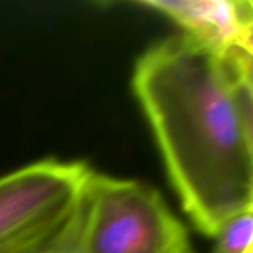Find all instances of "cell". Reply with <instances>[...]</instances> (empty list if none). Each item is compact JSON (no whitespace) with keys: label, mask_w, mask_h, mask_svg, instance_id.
Listing matches in <instances>:
<instances>
[{"label":"cell","mask_w":253,"mask_h":253,"mask_svg":"<svg viewBox=\"0 0 253 253\" xmlns=\"http://www.w3.org/2000/svg\"><path fill=\"white\" fill-rule=\"evenodd\" d=\"M181 28L200 46L221 56H253V3L251 0H139Z\"/></svg>","instance_id":"cell-4"},{"label":"cell","mask_w":253,"mask_h":253,"mask_svg":"<svg viewBox=\"0 0 253 253\" xmlns=\"http://www.w3.org/2000/svg\"><path fill=\"white\" fill-rule=\"evenodd\" d=\"M49 253H61V252H55V251H52V252H49Z\"/></svg>","instance_id":"cell-5"},{"label":"cell","mask_w":253,"mask_h":253,"mask_svg":"<svg viewBox=\"0 0 253 253\" xmlns=\"http://www.w3.org/2000/svg\"><path fill=\"white\" fill-rule=\"evenodd\" d=\"M90 166L47 157L0 175V253H49L76 208Z\"/></svg>","instance_id":"cell-3"},{"label":"cell","mask_w":253,"mask_h":253,"mask_svg":"<svg viewBox=\"0 0 253 253\" xmlns=\"http://www.w3.org/2000/svg\"><path fill=\"white\" fill-rule=\"evenodd\" d=\"M252 58L178 34L147 47L132 74L184 212L211 239L253 209Z\"/></svg>","instance_id":"cell-1"},{"label":"cell","mask_w":253,"mask_h":253,"mask_svg":"<svg viewBox=\"0 0 253 253\" xmlns=\"http://www.w3.org/2000/svg\"><path fill=\"white\" fill-rule=\"evenodd\" d=\"M61 253H196L184 222L151 185L92 168L53 249Z\"/></svg>","instance_id":"cell-2"},{"label":"cell","mask_w":253,"mask_h":253,"mask_svg":"<svg viewBox=\"0 0 253 253\" xmlns=\"http://www.w3.org/2000/svg\"><path fill=\"white\" fill-rule=\"evenodd\" d=\"M246 253H253V251H249V252H246Z\"/></svg>","instance_id":"cell-6"}]
</instances>
